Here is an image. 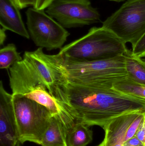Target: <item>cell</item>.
Here are the masks:
<instances>
[{"label":"cell","instance_id":"1","mask_svg":"<svg viewBox=\"0 0 145 146\" xmlns=\"http://www.w3.org/2000/svg\"><path fill=\"white\" fill-rule=\"evenodd\" d=\"M53 97L70 111L78 123L104 128L112 119L135 111L145 112V100L114 88L69 82L56 88Z\"/></svg>","mask_w":145,"mask_h":146},{"label":"cell","instance_id":"2","mask_svg":"<svg viewBox=\"0 0 145 146\" xmlns=\"http://www.w3.org/2000/svg\"><path fill=\"white\" fill-rule=\"evenodd\" d=\"M60 55L69 82L109 89L128 78L124 54L109 60L95 61L78 60Z\"/></svg>","mask_w":145,"mask_h":146},{"label":"cell","instance_id":"3","mask_svg":"<svg viewBox=\"0 0 145 146\" xmlns=\"http://www.w3.org/2000/svg\"><path fill=\"white\" fill-rule=\"evenodd\" d=\"M126 44L111 31L94 27L87 34L60 49L58 54L78 60H104L124 55L127 50Z\"/></svg>","mask_w":145,"mask_h":146},{"label":"cell","instance_id":"4","mask_svg":"<svg viewBox=\"0 0 145 146\" xmlns=\"http://www.w3.org/2000/svg\"><path fill=\"white\" fill-rule=\"evenodd\" d=\"M12 96L20 141L21 144L29 141L41 145L50 124L52 114L45 106L24 96Z\"/></svg>","mask_w":145,"mask_h":146},{"label":"cell","instance_id":"5","mask_svg":"<svg viewBox=\"0 0 145 146\" xmlns=\"http://www.w3.org/2000/svg\"><path fill=\"white\" fill-rule=\"evenodd\" d=\"M125 43L134 47L145 34V0H128L103 22Z\"/></svg>","mask_w":145,"mask_h":146},{"label":"cell","instance_id":"6","mask_svg":"<svg viewBox=\"0 0 145 146\" xmlns=\"http://www.w3.org/2000/svg\"><path fill=\"white\" fill-rule=\"evenodd\" d=\"M30 37L39 48L52 50L63 48L69 32L44 10L29 8L26 12Z\"/></svg>","mask_w":145,"mask_h":146},{"label":"cell","instance_id":"7","mask_svg":"<svg viewBox=\"0 0 145 146\" xmlns=\"http://www.w3.org/2000/svg\"><path fill=\"white\" fill-rule=\"evenodd\" d=\"M46 13L65 28L82 27L101 21L90 0H54Z\"/></svg>","mask_w":145,"mask_h":146},{"label":"cell","instance_id":"8","mask_svg":"<svg viewBox=\"0 0 145 146\" xmlns=\"http://www.w3.org/2000/svg\"><path fill=\"white\" fill-rule=\"evenodd\" d=\"M19 139L13 96L0 83V146H21Z\"/></svg>","mask_w":145,"mask_h":146},{"label":"cell","instance_id":"9","mask_svg":"<svg viewBox=\"0 0 145 146\" xmlns=\"http://www.w3.org/2000/svg\"><path fill=\"white\" fill-rule=\"evenodd\" d=\"M142 111H135L123 114L112 119L103 129L105 137L97 146H123L126 135L131 123Z\"/></svg>","mask_w":145,"mask_h":146},{"label":"cell","instance_id":"10","mask_svg":"<svg viewBox=\"0 0 145 146\" xmlns=\"http://www.w3.org/2000/svg\"><path fill=\"white\" fill-rule=\"evenodd\" d=\"M20 9L14 0H0V24L5 30L29 39L30 34Z\"/></svg>","mask_w":145,"mask_h":146},{"label":"cell","instance_id":"11","mask_svg":"<svg viewBox=\"0 0 145 146\" xmlns=\"http://www.w3.org/2000/svg\"><path fill=\"white\" fill-rule=\"evenodd\" d=\"M68 130L58 116H52L50 124L45 132L41 146H67Z\"/></svg>","mask_w":145,"mask_h":146},{"label":"cell","instance_id":"12","mask_svg":"<svg viewBox=\"0 0 145 146\" xmlns=\"http://www.w3.org/2000/svg\"><path fill=\"white\" fill-rule=\"evenodd\" d=\"M125 67L128 79L136 83L145 85V62L142 58L127 50L124 54Z\"/></svg>","mask_w":145,"mask_h":146},{"label":"cell","instance_id":"13","mask_svg":"<svg viewBox=\"0 0 145 146\" xmlns=\"http://www.w3.org/2000/svg\"><path fill=\"white\" fill-rule=\"evenodd\" d=\"M81 123H76L67 133V146H87L93 140V132Z\"/></svg>","mask_w":145,"mask_h":146},{"label":"cell","instance_id":"14","mask_svg":"<svg viewBox=\"0 0 145 146\" xmlns=\"http://www.w3.org/2000/svg\"><path fill=\"white\" fill-rule=\"evenodd\" d=\"M113 88L125 94L145 100V85L124 79L114 84Z\"/></svg>","mask_w":145,"mask_h":146},{"label":"cell","instance_id":"15","mask_svg":"<svg viewBox=\"0 0 145 146\" xmlns=\"http://www.w3.org/2000/svg\"><path fill=\"white\" fill-rule=\"evenodd\" d=\"M23 58L20 53L17 51V48L14 44H9L0 50V68L7 69L10 68L16 62L21 61Z\"/></svg>","mask_w":145,"mask_h":146},{"label":"cell","instance_id":"16","mask_svg":"<svg viewBox=\"0 0 145 146\" xmlns=\"http://www.w3.org/2000/svg\"><path fill=\"white\" fill-rule=\"evenodd\" d=\"M133 54L142 58L145 57V34L139 42L132 47Z\"/></svg>","mask_w":145,"mask_h":146},{"label":"cell","instance_id":"17","mask_svg":"<svg viewBox=\"0 0 145 146\" xmlns=\"http://www.w3.org/2000/svg\"><path fill=\"white\" fill-rule=\"evenodd\" d=\"M135 136H136L145 146V117L141 123L138 129Z\"/></svg>","mask_w":145,"mask_h":146},{"label":"cell","instance_id":"18","mask_svg":"<svg viewBox=\"0 0 145 146\" xmlns=\"http://www.w3.org/2000/svg\"><path fill=\"white\" fill-rule=\"evenodd\" d=\"M54 0H36L33 7L37 10H44Z\"/></svg>","mask_w":145,"mask_h":146},{"label":"cell","instance_id":"19","mask_svg":"<svg viewBox=\"0 0 145 146\" xmlns=\"http://www.w3.org/2000/svg\"><path fill=\"white\" fill-rule=\"evenodd\" d=\"M14 1L20 9L30 6L33 7L36 2V0H14Z\"/></svg>","mask_w":145,"mask_h":146},{"label":"cell","instance_id":"20","mask_svg":"<svg viewBox=\"0 0 145 146\" xmlns=\"http://www.w3.org/2000/svg\"><path fill=\"white\" fill-rule=\"evenodd\" d=\"M124 145L131 146H144L142 142L136 137L134 136L133 138L127 141L124 144Z\"/></svg>","mask_w":145,"mask_h":146},{"label":"cell","instance_id":"21","mask_svg":"<svg viewBox=\"0 0 145 146\" xmlns=\"http://www.w3.org/2000/svg\"><path fill=\"white\" fill-rule=\"evenodd\" d=\"M6 31V30L3 29L2 27L1 28V30H0V45L1 46L4 44L7 37L6 33H5Z\"/></svg>","mask_w":145,"mask_h":146},{"label":"cell","instance_id":"22","mask_svg":"<svg viewBox=\"0 0 145 146\" xmlns=\"http://www.w3.org/2000/svg\"><path fill=\"white\" fill-rule=\"evenodd\" d=\"M109 1H111L116 2H121L125 0H108Z\"/></svg>","mask_w":145,"mask_h":146},{"label":"cell","instance_id":"23","mask_svg":"<svg viewBox=\"0 0 145 146\" xmlns=\"http://www.w3.org/2000/svg\"><path fill=\"white\" fill-rule=\"evenodd\" d=\"M123 146H128V145H124Z\"/></svg>","mask_w":145,"mask_h":146},{"label":"cell","instance_id":"24","mask_svg":"<svg viewBox=\"0 0 145 146\" xmlns=\"http://www.w3.org/2000/svg\"></svg>","mask_w":145,"mask_h":146},{"label":"cell","instance_id":"25","mask_svg":"<svg viewBox=\"0 0 145 146\" xmlns=\"http://www.w3.org/2000/svg\"><path fill=\"white\" fill-rule=\"evenodd\" d=\"M144 61H145V60H144Z\"/></svg>","mask_w":145,"mask_h":146}]
</instances>
